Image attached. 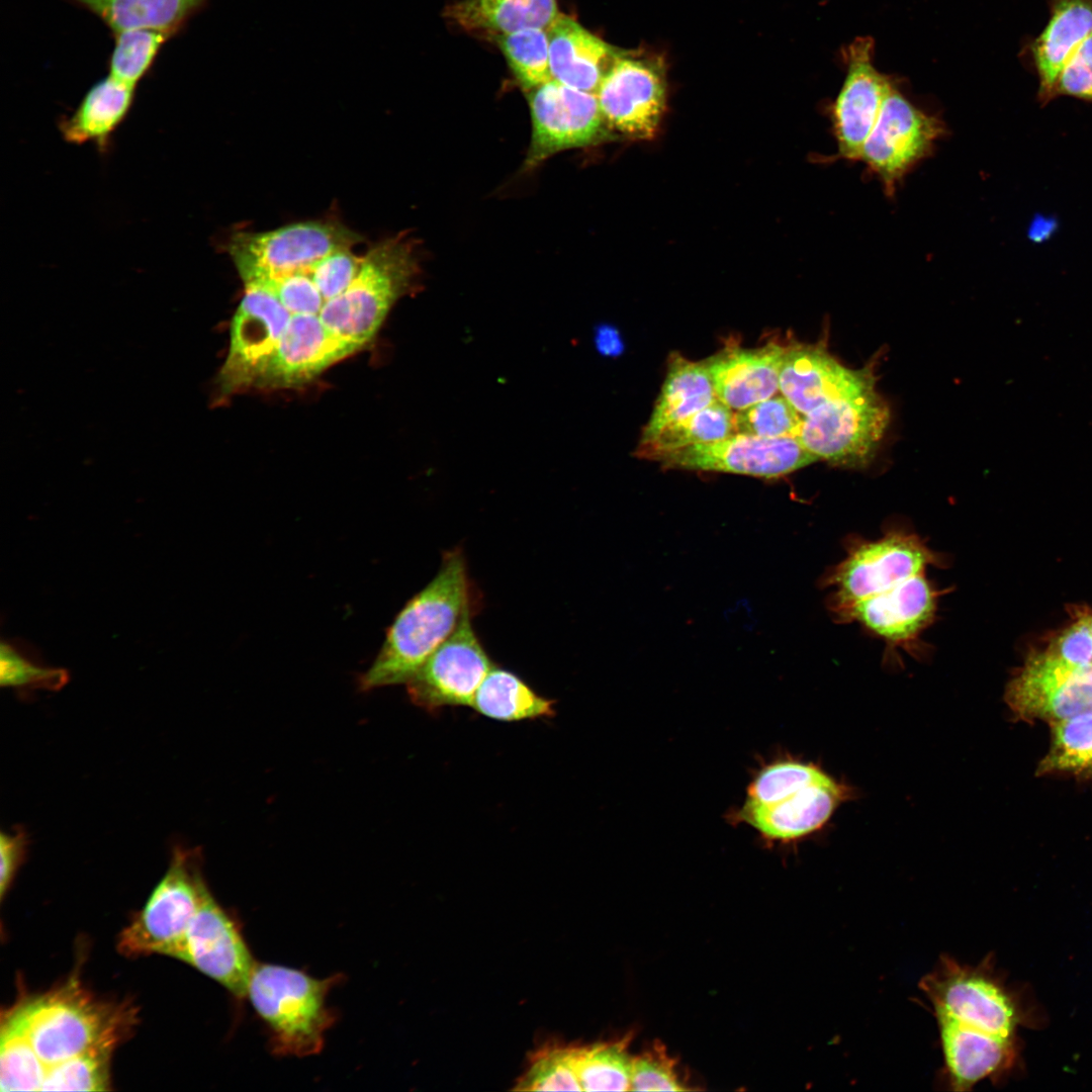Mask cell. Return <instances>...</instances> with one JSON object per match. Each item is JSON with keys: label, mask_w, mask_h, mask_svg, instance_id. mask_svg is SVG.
Segmentation results:
<instances>
[{"label": "cell", "mask_w": 1092, "mask_h": 1092, "mask_svg": "<svg viewBox=\"0 0 1092 1092\" xmlns=\"http://www.w3.org/2000/svg\"><path fill=\"white\" fill-rule=\"evenodd\" d=\"M200 864L199 849L180 845L173 848L165 876L144 909L120 933L121 953L178 958L189 925L209 892Z\"/></svg>", "instance_id": "cell-6"}, {"label": "cell", "mask_w": 1092, "mask_h": 1092, "mask_svg": "<svg viewBox=\"0 0 1092 1092\" xmlns=\"http://www.w3.org/2000/svg\"><path fill=\"white\" fill-rule=\"evenodd\" d=\"M130 1010L95 999L70 983L24 1002L6 1019L52 1067L99 1048H115L129 1028Z\"/></svg>", "instance_id": "cell-2"}, {"label": "cell", "mask_w": 1092, "mask_h": 1092, "mask_svg": "<svg viewBox=\"0 0 1092 1092\" xmlns=\"http://www.w3.org/2000/svg\"><path fill=\"white\" fill-rule=\"evenodd\" d=\"M596 95L610 129L630 139H653L666 106L663 63L653 56L621 52Z\"/></svg>", "instance_id": "cell-12"}, {"label": "cell", "mask_w": 1092, "mask_h": 1092, "mask_svg": "<svg viewBox=\"0 0 1092 1092\" xmlns=\"http://www.w3.org/2000/svg\"><path fill=\"white\" fill-rule=\"evenodd\" d=\"M1089 626L1092 634V614H1089Z\"/></svg>", "instance_id": "cell-49"}, {"label": "cell", "mask_w": 1092, "mask_h": 1092, "mask_svg": "<svg viewBox=\"0 0 1092 1092\" xmlns=\"http://www.w3.org/2000/svg\"><path fill=\"white\" fill-rule=\"evenodd\" d=\"M419 275L412 240L397 235L381 241L363 256L350 286L325 302L320 320L332 335L358 351L373 339L395 302L414 289Z\"/></svg>", "instance_id": "cell-3"}, {"label": "cell", "mask_w": 1092, "mask_h": 1092, "mask_svg": "<svg viewBox=\"0 0 1092 1092\" xmlns=\"http://www.w3.org/2000/svg\"><path fill=\"white\" fill-rule=\"evenodd\" d=\"M940 595L922 572L856 603L842 623L857 622L888 647L916 653L920 635L935 620Z\"/></svg>", "instance_id": "cell-18"}, {"label": "cell", "mask_w": 1092, "mask_h": 1092, "mask_svg": "<svg viewBox=\"0 0 1092 1092\" xmlns=\"http://www.w3.org/2000/svg\"><path fill=\"white\" fill-rule=\"evenodd\" d=\"M98 17L112 33L155 28L180 31L208 0H69Z\"/></svg>", "instance_id": "cell-28"}, {"label": "cell", "mask_w": 1092, "mask_h": 1092, "mask_svg": "<svg viewBox=\"0 0 1092 1092\" xmlns=\"http://www.w3.org/2000/svg\"><path fill=\"white\" fill-rule=\"evenodd\" d=\"M546 30L552 79L565 86L596 94L605 75L622 51L561 13Z\"/></svg>", "instance_id": "cell-22"}, {"label": "cell", "mask_w": 1092, "mask_h": 1092, "mask_svg": "<svg viewBox=\"0 0 1092 1092\" xmlns=\"http://www.w3.org/2000/svg\"><path fill=\"white\" fill-rule=\"evenodd\" d=\"M848 790L830 777L770 804L745 802L738 818L770 840L790 841L822 827Z\"/></svg>", "instance_id": "cell-21"}, {"label": "cell", "mask_w": 1092, "mask_h": 1092, "mask_svg": "<svg viewBox=\"0 0 1092 1092\" xmlns=\"http://www.w3.org/2000/svg\"><path fill=\"white\" fill-rule=\"evenodd\" d=\"M494 39L522 88L529 91L553 80L546 29L526 28Z\"/></svg>", "instance_id": "cell-35"}, {"label": "cell", "mask_w": 1092, "mask_h": 1092, "mask_svg": "<svg viewBox=\"0 0 1092 1092\" xmlns=\"http://www.w3.org/2000/svg\"><path fill=\"white\" fill-rule=\"evenodd\" d=\"M828 777L811 763L796 760L775 762L763 768L752 781L746 802L775 803Z\"/></svg>", "instance_id": "cell-39"}, {"label": "cell", "mask_w": 1092, "mask_h": 1092, "mask_svg": "<svg viewBox=\"0 0 1092 1092\" xmlns=\"http://www.w3.org/2000/svg\"><path fill=\"white\" fill-rule=\"evenodd\" d=\"M889 421L887 403L873 390L826 402L804 415L795 437L818 459L863 468L874 459Z\"/></svg>", "instance_id": "cell-9"}, {"label": "cell", "mask_w": 1092, "mask_h": 1092, "mask_svg": "<svg viewBox=\"0 0 1092 1092\" xmlns=\"http://www.w3.org/2000/svg\"><path fill=\"white\" fill-rule=\"evenodd\" d=\"M1054 93L1055 98L1069 96L1092 103V34L1063 66Z\"/></svg>", "instance_id": "cell-44"}, {"label": "cell", "mask_w": 1092, "mask_h": 1092, "mask_svg": "<svg viewBox=\"0 0 1092 1092\" xmlns=\"http://www.w3.org/2000/svg\"><path fill=\"white\" fill-rule=\"evenodd\" d=\"M803 415L784 396L774 395L734 411V433L760 438L795 437Z\"/></svg>", "instance_id": "cell-40"}, {"label": "cell", "mask_w": 1092, "mask_h": 1092, "mask_svg": "<svg viewBox=\"0 0 1092 1092\" xmlns=\"http://www.w3.org/2000/svg\"><path fill=\"white\" fill-rule=\"evenodd\" d=\"M134 92V86L109 75L98 80L75 111L61 122L63 138L72 144L95 143L103 147L126 117Z\"/></svg>", "instance_id": "cell-26"}, {"label": "cell", "mask_w": 1092, "mask_h": 1092, "mask_svg": "<svg viewBox=\"0 0 1092 1092\" xmlns=\"http://www.w3.org/2000/svg\"><path fill=\"white\" fill-rule=\"evenodd\" d=\"M943 1056L942 1080L956 1092L969 1091L978 1082L1000 1076L1015 1058L1012 1038H1003L937 1020Z\"/></svg>", "instance_id": "cell-23"}, {"label": "cell", "mask_w": 1092, "mask_h": 1092, "mask_svg": "<svg viewBox=\"0 0 1092 1092\" xmlns=\"http://www.w3.org/2000/svg\"><path fill=\"white\" fill-rule=\"evenodd\" d=\"M558 14L556 0H461L446 8V16L464 30L494 36L547 29Z\"/></svg>", "instance_id": "cell-27"}, {"label": "cell", "mask_w": 1092, "mask_h": 1092, "mask_svg": "<svg viewBox=\"0 0 1092 1092\" xmlns=\"http://www.w3.org/2000/svg\"><path fill=\"white\" fill-rule=\"evenodd\" d=\"M28 845L27 834L21 828L13 832L2 831L0 835V894L1 898L9 889L18 868L24 860Z\"/></svg>", "instance_id": "cell-46"}, {"label": "cell", "mask_w": 1092, "mask_h": 1092, "mask_svg": "<svg viewBox=\"0 0 1092 1092\" xmlns=\"http://www.w3.org/2000/svg\"><path fill=\"white\" fill-rule=\"evenodd\" d=\"M468 610L453 633L405 684L412 703L428 712L471 706L494 665L476 635Z\"/></svg>", "instance_id": "cell-13"}, {"label": "cell", "mask_w": 1092, "mask_h": 1092, "mask_svg": "<svg viewBox=\"0 0 1092 1092\" xmlns=\"http://www.w3.org/2000/svg\"><path fill=\"white\" fill-rule=\"evenodd\" d=\"M785 349L777 341L745 348L738 340L727 339L718 352L703 360L717 399L739 411L774 396L780 390Z\"/></svg>", "instance_id": "cell-20"}, {"label": "cell", "mask_w": 1092, "mask_h": 1092, "mask_svg": "<svg viewBox=\"0 0 1092 1092\" xmlns=\"http://www.w3.org/2000/svg\"><path fill=\"white\" fill-rule=\"evenodd\" d=\"M985 964L969 966L941 956L919 984L937 1020L993 1036L1012 1038L1017 1014L1011 997Z\"/></svg>", "instance_id": "cell-8"}, {"label": "cell", "mask_w": 1092, "mask_h": 1092, "mask_svg": "<svg viewBox=\"0 0 1092 1092\" xmlns=\"http://www.w3.org/2000/svg\"><path fill=\"white\" fill-rule=\"evenodd\" d=\"M594 332V343L602 356L618 357L624 352L623 338L615 326L600 324Z\"/></svg>", "instance_id": "cell-47"}, {"label": "cell", "mask_w": 1092, "mask_h": 1092, "mask_svg": "<svg viewBox=\"0 0 1092 1092\" xmlns=\"http://www.w3.org/2000/svg\"><path fill=\"white\" fill-rule=\"evenodd\" d=\"M845 550V557L822 580L824 586L833 588L828 608L841 623L856 603L925 572L927 566L946 564L944 555L903 527H891L875 540L848 536Z\"/></svg>", "instance_id": "cell-5"}, {"label": "cell", "mask_w": 1092, "mask_h": 1092, "mask_svg": "<svg viewBox=\"0 0 1092 1092\" xmlns=\"http://www.w3.org/2000/svg\"><path fill=\"white\" fill-rule=\"evenodd\" d=\"M578 1048L556 1044L537 1052L514 1090L581 1091L576 1068Z\"/></svg>", "instance_id": "cell-37"}, {"label": "cell", "mask_w": 1092, "mask_h": 1092, "mask_svg": "<svg viewBox=\"0 0 1092 1092\" xmlns=\"http://www.w3.org/2000/svg\"><path fill=\"white\" fill-rule=\"evenodd\" d=\"M1005 701L1025 721L1092 713V663L1076 666L1048 650L1034 652L1007 685Z\"/></svg>", "instance_id": "cell-14"}, {"label": "cell", "mask_w": 1092, "mask_h": 1092, "mask_svg": "<svg viewBox=\"0 0 1092 1092\" xmlns=\"http://www.w3.org/2000/svg\"><path fill=\"white\" fill-rule=\"evenodd\" d=\"M177 959L215 980L238 998L247 996L256 966L237 924L209 892L189 925Z\"/></svg>", "instance_id": "cell-17"}, {"label": "cell", "mask_w": 1092, "mask_h": 1092, "mask_svg": "<svg viewBox=\"0 0 1092 1092\" xmlns=\"http://www.w3.org/2000/svg\"><path fill=\"white\" fill-rule=\"evenodd\" d=\"M478 598L463 551H446L434 578L416 594L389 626L370 667L359 677L363 692L406 684L453 633Z\"/></svg>", "instance_id": "cell-1"}, {"label": "cell", "mask_w": 1092, "mask_h": 1092, "mask_svg": "<svg viewBox=\"0 0 1092 1092\" xmlns=\"http://www.w3.org/2000/svg\"><path fill=\"white\" fill-rule=\"evenodd\" d=\"M1051 749L1036 775L1056 771L1092 775V713L1051 722Z\"/></svg>", "instance_id": "cell-34"}, {"label": "cell", "mask_w": 1092, "mask_h": 1092, "mask_svg": "<svg viewBox=\"0 0 1092 1092\" xmlns=\"http://www.w3.org/2000/svg\"><path fill=\"white\" fill-rule=\"evenodd\" d=\"M817 460L796 437L767 439L734 433L722 440L665 453L655 461L666 469L716 471L770 479Z\"/></svg>", "instance_id": "cell-15"}, {"label": "cell", "mask_w": 1092, "mask_h": 1092, "mask_svg": "<svg viewBox=\"0 0 1092 1092\" xmlns=\"http://www.w3.org/2000/svg\"><path fill=\"white\" fill-rule=\"evenodd\" d=\"M532 135L524 170L530 171L553 155L593 146L609 138L599 100L589 93L554 80L528 92Z\"/></svg>", "instance_id": "cell-11"}, {"label": "cell", "mask_w": 1092, "mask_h": 1092, "mask_svg": "<svg viewBox=\"0 0 1092 1092\" xmlns=\"http://www.w3.org/2000/svg\"><path fill=\"white\" fill-rule=\"evenodd\" d=\"M874 40L855 38L844 50L846 75L833 101L830 116L837 152L835 158L858 161L894 84L873 65Z\"/></svg>", "instance_id": "cell-16"}, {"label": "cell", "mask_w": 1092, "mask_h": 1092, "mask_svg": "<svg viewBox=\"0 0 1092 1092\" xmlns=\"http://www.w3.org/2000/svg\"><path fill=\"white\" fill-rule=\"evenodd\" d=\"M944 133L938 117L918 108L893 86L858 161L893 195L899 182L930 155Z\"/></svg>", "instance_id": "cell-10"}, {"label": "cell", "mask_w": 1092, "mask_h": 1092, "mask_svg": "<svg viewBox=\"0 0 1092 1092\" xmlns=\"http://www.w3.org/2000/svg\"><path fill=\"white\" fill-rule=\"evenodd\" d=\"M732 434L734 411L717 399L698 413L665 427L653 438L639 441L634 455L655 461L665 453L722 440Z\"/></svg>", "instance_id": "cell-30"}, {"label": "cell", "mask_w": 1092, "mask_h": 1092, "mask_svg": "<svg viewBox=\"0 0 1092 1092\" xmlns=\"http://www.w3.org/2000/svg\"><path fill=\"white\" fill-rule=\"evenodd\" d=\"M1053 655L1072 665L1092 663V634L1089 613L1078 614L1077 620L1064 629L1048 646Z\"/></svg>", "instance_id": "cell-45"}, {"label": "cell", "mask_w": 1092, "mask_h": 1092, "mask_svg": "<svg viewBox=\"0 0 1092 1092\" xmlns=\"http://www.w3.org/2000/svg\"><path fill=\"white\" fill-rule=\"evenodd\" d=\"M340 975L316 979L302 971L256 964L247 990L269 1033L275 1055L306 1057L320 1053L336 1017L327 1006Z\"/></svg>", "instance_id": "cell-4"}, {"label": "cell", "mask_w": 1092, "mask_h": 1092, "mask_svg": "<svg viewBox=\"0 0 1092 1092\" xmlns=\"http://www.w3.org/2000/svg\"><path fill=\"white\" fill-rule=\"evenodd\" d=\"M69 680V672L41 660L31 644L16 638H2L0 643V685L20 694L34 691H59Z\"/></svg>", "instance_id": "cell-31"}, {"label": "cell", "mask_w": 1092, "mask_h": 1092, "mask_svg": "<svg viewBox=\"0 0 1092 1092\" xmlns=\"http://www.w3.org/2000/svg\"><path fill=\"white\" fill-rule=\"evenodd\" d=\"M178 31L136 28L113 33L114 44L108 60V75L136 87L151 71L164 44Z\"/></svg>", "instance_id": "cell-33"}, {"label": "cell", "mask_w": 1092, "mask_h": 1092, "mask_svg": "<svg viewBox=\"0 0 1092 1092\" xmlns=\"http://www.w3.org/2000/svg\"><path fill=\"white\" fill-rule=\"evenodd\" d=\"M629 1044L630 1035H627L612 1042L579 1046L576 1068L582 1090H630L634 1058Z\"/></svg>", "instance_id": "cell-32"}, {"label": "cell", "mask_w": 1092, "mask_h": 1092, "mask_svg": "<svg viewBox=\"0 0 1092 1092\" xmlns=\"http://www.w3.org/2000/svg\"><path fill=\"white\" fill-rule=\"evenodd\" d=\"M780 390L804 416L826 402L875 390V377L868 367L842 366L824 347L795 343L785 349Z\"/></svg>", "instance_id": "cell-19"}, {"label": "cell", "mask_w": 1092, "mask_h": 1092, "mask_svg": "<svg viewBox=\"0 0 1092 1092\" xmlns=\"http://www.w3.org/2000/svg\"><path fill=\"white\" fill-rule=\"evenodd\" d=\"M630 1090L686 1091L690 1088L680 1080L676 1060L668 1055L662 1043L654 1042L634 1058Z\"/></svg>", "instance_id": "cell-41"}, {"label": "cell", "mask_w": 1092, "mask_h": 1092, "mask_svg": "<svg viewBox=\"0 0 1092 1092\" xmlns=\"http://www.w3.org/2000/svg\"><path fill=\"white\" fill-rule=\"evenodd\" d=\"M246 284H254L270 290L290 315L311 314L320 318L321 309L326 302L308 271H298Z\"/></svg>", "instance_id": "cell-42"}, {"label": "cell", "mask_w": 1092, "mask_h": 1092, "mask_svg": "<svg viewBox=\"0 0 1092 1092\" xmlns=\"http://www.w3.org/2000/svg\"><path fill=\"white\" fill-rule=\"evenodd\" d=\"M471 707L503 722L551 718L555 702L536 693L522 677L493 665L478 688Z\"/></svg>", "instance_id": "cell-29"}, {"label": "cell", "mask_w": 1092, "mask_h": 1092, "mask_svg": "<svg viewBox=\"0 0 1092 1092\" xmlns=\"http://www.w3.org/2000/svg\"><path fill=\"white\" fill-rule=\"evenodd\" d=\"M666 374L652 414L643 428L640 441L656 436L676 423L717 400L711 376L703 361L695 362L672 352Z\"/></svg>", "instance_id": "cell-25"}, {"label": "cell", "mask_w": 1092, "mask_h": 1092, "mask_svg": "<svg viewBox=\"0 0 1092 1092\" xmlns=\"http://www.w3.org/2000/svg\"><path fill=\"white\" fill-rule=\"evenodd\" d=\"M0 1089L40 1091L46 1068L20 1029L6 1019L1 1027Z\"/></svg>", "instance_id": "cell-36"}, {"label": "cell", "mask_w": 1092, "mask_h": 1092, "mask_svg": "<svg viewBox=\"0 0 1092 1092\" xmlns=\"http://www.w3.org/2000/svg\"><path fill=\"white\" fill-rule=\"evenodd\" d=\"M1050 19L1031 42L1030 53L1039 86L1037 99L1055 98L1058 76L1077 48L1092 34V0H1049Z\"/></svg>", "instance_id": "cell-24"}, {"label": "cell", "mask_w": 1092, "mask_h": 1092, "mask_svg": "<svg viewBox=\"0 0 1092 1092\" xmlns=\"http://www.w3.org/2000/svg\"><path fill=\"white\" fill-rule=\"evenodd\" d=\"M113 1048H99L52 1067L40 1091H104Z\"/></svg>", "instance_id": "cell-38"}, {"label": "cell", "mask_w": 1092, "mask_h": 1092, "mask_svg": "<svg viewBox=\"0 0 1092 1092\" xmlns=\"http://www.w3.org/2000/svg\"><path fill=\"white\" fill-rule=\"evenodd\" d=\"M1058 228L1056 218L1036 215L1028 229V238L1035 243L1049 240Z\"/></svg>", "instance_id": "cell-48"}, {"label": "cell", "mask_w": 1092, "mask_h": 1092, "mask_svg": "<svg viewBox=\"0 0 1092 1092\" xmlns=\"http://www.w3.org/2000/svg\"><path fill=\"white\" fill-rule=\"evenodd\" d=\"M363 262L352 249H343L314 263L308 271L325 301L343 293L358 275Z\"/></svg>", "instance_id": "cell-43"}, {"label": "cell", "mask_w": 1092, "mask_h": 1092, "mask_svg": "<svg viewBox=\"0 0 1092 1092\" xmlns=\"http://www.w3.org/2000/svg\"><path fill=\"white\" fill-rule=\"evenodd\" d=\"M362 240L338 220H308L263 233H236L228 252L246 284L309 271L328 255L352 249Z\"/></svg>", "instance_id": "cell-7"}]
</instances>
